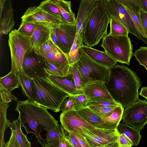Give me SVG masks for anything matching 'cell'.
Returning a JSON list of instances; mask_svg holds the SVG:
<instances>
[{
	"instance_id": "obj_1",
	"label": "cell",
	"mask_w": 147,
	"mask_h": 147,
	"mask_svg": "<svg viewBox=\"0 0 147 147\" xmlns=\"http://www.w3.org/2000/svg\"><path fill=\"white\" fill-rule=\"evenodd\" d=\"M107 88L114 100L124 108L139 98L140 79L136 73L127 67L116 64L108 68Z\"/></svg>"
},
{
	"instance_id": "obj_2",
	"label": "cell",
	"mask_w": 147,
	"mask_h": 147,
	"mask_svg": "<svg viewBox=\"0 0 147 147\" xmlns=\"http://www.w3.org/2000/svg\"><path fill=\"white\" fill-rule=\"evenodd\" d=\"M15 110L19 113L22 126L24 128L27 134L33 133L42 146L50 147L41 137L40 133L44 129L47 131L55 128L58 125V121L47 109L28 99L18 101Z\"/></svg>"
},
{
	"instance_id": "obj_3",
	"label": "cell",
	"mask_w": 147,
	"mask_h": 147,
	"mask_svg": "<svg viewBox=\"0 0 147 147\" xmlns=\"http://www.w3.org/2000/svg\"><path fill=\"white\" fill-rule=\"evenodd\" d=\"M111 18L105 0L95 1L83 33V41L86 46L92 47L99 43L107 34Z\"/></svg>"
},
{
	"instance_id": "obj_4",
	"label": "cell",
	"mask_w": 147,
	"mask_h": 147,
	"mask_svg": "<svg viewBox=\"0 0 147 147\" xmlns=\"http://www.w3.org/2000/svg\"><path fill=\"white\" fill-rule=\"evenodd\" d=\"M33 78L35 87L33 102L47 109L59 112L62 102L70 95L45 78Z\"/></svg>"
},
{
	"instance_id": "obj_5",
	"label": "cell",
	"mask_w": 147,
	"mask_h": 147,
	"mask_svg": "<svg viewBox=\"0 0 147 147\" xmlns=\"http://www.w3.org/2000/svg\"><path fill=\"white\" fill-rule=\"evenodd\" d=\"M100 46L117 62L129 65L134 53L133 46L128 36L107 34L103 38Z\"/></svg>"
},
{
	"instance_id": "obj_6",
	"label": "cell",
	"mask_w": 147,
	"mask_h": 147,
	"mask_svg": "<svg viewBox=\"0 0 147 147\" xmlns=\"http://www.w3.org/2000/svg\"><path fill=\"white\" fill-rule=\"evenodd\" d=\"M89 147H119V133L117 129H102L80 127L76 132Z\"/></svg>"
},
{
	"instance_id": "obj_7",
	"label": "cell",
	"mask_w": 147,
	"mask_h": 147,
	"mask_svg": "<svg viewBox=\"0 0 147 147\" xmlns=\"http://www.w3.org/2000/svg\"><path fill=\"white\" fill-rule=\"evenodd\" d=\"M8 42L11 59L10 71L17 75L23 72L22 64L26 53L33 49L31 37L21 34L15 29L9 33Z\"/></svg>"
},
{
	"instance_id": "obj_8",
	"label": "cell",
	"mask_w": 147,
	"mask_h": 147,
	"mask_svg": "<svg viewBox=\"0 0 147 147\" xmlns=\"http://www.w3.org/2000/svg\"><path fill=\"white\" fill-rule=\"evenodd\" d=\"M74 63L81 74L83 86L87 83L96 81L107 83L108 68L95 62L80 51L79 58Z\"/></svg>"
},
{
	"instance_id": "obj_9",
	"label": "cell",
	"mask_w": 147,
	"mask_h": 147,
	"mask_svg": "<svg viewBox=\"0 0 147 147\" xmlns=\"http://www.w3.org/2000/svg\"><path fill=\"white\" fill-rule=\"evenodd\" d=\"M123 123L142 130L147 123V101L139 99L124 111Z\"/></svg>"
},
{
	"instance_id": "obj_10",
	"label": "cell",
	"mask_w": 147,
	"mask_h": 147,
	"mask_svg": "<svg viewBox=\"0 0 147 147\" xmlns=\"http://www.w3.org/2000/svg\"><path fill=\"white\" fill-rule=\"evenodd\" d=\"M110 18L117 20L131 33L147 44V38L143 37L138 32L127 11L121 4L115 0H105Z\"/></svg>"
},
{
	"instance_id": "obj_11",
	"label": "cell",
	"mask_w": 147,
	"mask_h": 147,
	"mask_svg": "<svg viewBox=\"0 0 147 147\" xmlns=\"http://www.w3.org/2000/svg\"><path fill=\"white\" fill-rule=\"evenodd\" d=\"M45 66L43 57L35 53L34 49H30L26 53L22 68L27 76L33 78H46L47 75L44 69Z\"/></svg>"
},
{
	"instance_id": "obj_12",
	"label": "cell",
	"mask_w": 147,
	"mask_h": 147,
	"mask_svg": "<svg viewBox=\"0 0 147 147\" xmlns=\"http://www.w3.org/2000/svg\"><path fill=\"white\" fill-rule=\"evenodd\" d=\"M52 27L58 38L59 48L67 56L76 38V23L74 24H59Z\"/></svg>"
},
{
	"instance_id": "obj_13",
	"label": "cell",
	"mask_w": 147,
	"mask_h": 147,
	"mask_svg": "<svg viewBox=\"0 0 147 147\" xmlns=\"http://www.w3.org/2000/svg\"><path fill=\"white\" fill-rule=\"evenodd\" d=\"M21 18V22L38 21L57 24H69L62 18L44 11L38 6L29 7Z\"/></svg>"
},
{
	"instance_id": "obj_14",
	"label": "cell",
	"mask_w": 147,
	"mask_h": 147,
	"mask_svg": "<svg viewBox=\"0 0 147 147\" xmlns=\"http://www.w3.org/2000/svg\"><path fill=\"white\" fill-rule=\"evenodd\" d=\"M61 124L68 133H76L78 128H95L83 118L75 109L61 113L59 116Z\"/></svg>"
},
{
	"instance_id": "obj_15",
	"label": "cell",
	"mask_w": 147,
	"mask_h": 147,
	"mask_svg": "<svg viewBox=\"0 0 147 147\" xmlns=\"http://www.w3.org/2000/svg\"><path fill=\"white\" fill-rule=\"evenodd\" d=\"M12 0H0V35L7 34L14 27Z\"/></svg>"
},
{
	"instance_id": "obj_16",
	"label": "cell",
	"mask_w": 147,
	"mask_h": 147,
	"mask_svg": "<svg viewBox=\"0 0 147 147\" xmlns=\"http://www.w3.org/2000/svg\"><path fill=\"white\" fill-rule=\"evenodd\" d=\"M46 79L49 82L73 96L83 93L82 90H78L75 85L72 73L69 70L66 76H47Z\"/></svg>"
},
{
	"instance_id": "obj_17",
	"label": "cell",
	"mask_w": 147,
	"mask_h": 147,
	"mask_svg": "<svg viewBox=\"0 0 147 147\" xmlns=\"http://www.w3.org/2000/svg\"><path fill=\"white\" fill-rule=\"evenodd\" d=\"M34 22V29L31 37L32 47L34 49L49 39L51 27L57 24L38 21H35Z\"/></svg>"
},
{
	"instance_id": "obj_18",
	"label": "cell",
	"mask_w": 147,
	"mask_h": 147,
	"mask_svg": "<svg viewBox=\"0 0 147 147\" xmlns=\"http://www.w3.org/2000/svg\"><path fill=\"white\" fill-rule=\"evenodd\" d=\"M82 90L89 99L92 98H101L114 100L103 82L96 81L87 83Z\"/></svg>"
},
{
	"instance_id": "obj_19",
	"label": "cell",
	"mask_w": 147,
	"mask_h": 147,
	"mask_svg": "<svg viewBox=\"0 0 147 147\" xmlns=\"http://www.w3.org/2000/svg\"><path fill=\"white\" fill-rule=\"evenodd\" d=\"M35 53L46 58L52 63L60 69L64 76L68 74L71 65L67 55L63 52L55 53L47 52L36 49H34Z\"/></svg>"
},
{
	"instance_id": "obj_20",
	"label": "cell",
	"mask_w": 147,
	"mask_h": 147,
	"mask_svg": "<svg viewBox=\"0 0 147 147\" xmlns=\"http://www.w3.org/2000/svg\"><path fill=\"white\" fill-rule=\"evenodd\" d=\"M95 3L94 0H81L76 22V33L83 34Z\"/></svg>"
},
{
	"instance_id": "obj_21",
	"label": "cell",
	"mask_w": 147,
	"mask_h": 147,
	"mask_svg": "<svg viewBox=\"0 0 147 147\" xmlns=\"http://www.w3.org/2000/svg\"><path fill=\"white\" fill-rule=\"evenodd\" d=\"M80 51L95 62L107 67H112L117 64V62L105 51H99L85 45L80 48Z\"/></svg>"
},
{
	"instance_id": "obj_22",
	"label": "cell",
	"mask_w": 147,
	"mask_h": 147,
	"mask_svg": "<svg viewBox=\"0 0 147 147\" xmlns=\"http://www.w3.org/2000/svg\"><path fill=\"white\" fill-rule=\"evenodd\" d=\"M17 76L23 95L30 101L33 102L35 93L33 78L23 72L18 74Z\"/></svg>"
},
{
	"instance_id": "obj_23",
	"label": "cell",
	"mask_w": 147,
	"mask_h": 147,
	"mask_svg": "<svg viewBox=\"0 0 147 147\" xmlns=\"http://www.w3.org/2000/svg\"><path fill=\"white\" fill-rule=\"evenodd\" d=\"M46 134V140L50 147H58L60 142L67 138L68 133L61 124H58L55 128L49 129Z\"/></svg>"
},
{
	"instance_id": "obj_24",
	"label": "cell",
	"mask_w": 147,
	"mask_h": 147,
	"mask_svg": "<svg viewBox=\"0 0 147 147\" xmlns=\"http://www.w3.org/2000/svg\"><path fill=\"white\" fill-rule=\"evenodd\" d=\"M124 108L121 105L117 106L110 116L102 118V123L106 129H117L122 119Z\"/></svg>"
},
{
	"instance_id": "obj_25",
	"label": "cell",
	"mask_w": 147,
	"mask_h": 147,
	"mask_svg": "<svg viewBox=\"0 0 147 147\" xmlns=\"http://www.w3.org/2000/svg\"><path fill=\"white\" fill-rule=\"evenodd\" d=\"M58 7L61 17L68 24H75L76 18L71 9V1L65 0H52Z\"/></svg>"
},
{
	"instance_id": "obj_26",
	"label": "cell",
	"mask_w": 147,
	"mask_h": 147,
	"mask_svg": "<svg viewBox=\"0 0 147 147\" xmlns=\"http://www.w3.org/2000/svg\"><path fill=\"white\" fill-rule=\"evenodd\" d=\"M21 127V119L19 115L17 119L11 123L9 127L17 140L20 147H30L31 143L22 132Z\"/></svg>"
},
{
	"instance_id": "obj_27",
	"label": "cell",
	"mask_w": 147,
	"mask_h": 147,
	"mask_svg": "<svg viewBox=\"0 0 147 147\" xmlns=\"http://www.w3.org/2000/svg\"><path fill=\"white\" fill-rule=\"evenodd\" d=\"M76 111L83 118L94 127L103 129L102 127V118L94 113L88 106Z\"/></svg>"
},
{
	"instance_id": "obj_28",
	"label": "cell",
	"mask_w": 147,
	"mask_h": 147,
	"mask_svg": "<svg viewBox=\"0 0 147 147\" xmlns=\"http://www.w3.org/2000/svg\"><path fill=\"white\" fill-rule=\"evenodd\" d=\"M119 134H125L132 142V146H137L139 143L141 136L139 130L123 123H119L117 128Z\"/></svg>"
},
{
	"instance_id": "obj_29",
	"label": "cell",
	"mask_w": 147,
	"mask_h": 147,
	"mask_svg": "<svg viewBox=\"0 0 147 147\" xmlns=\"http://www.w3.org/2000/svg\"><path fill=\"white\" fill-rule=\"evenodd\" d=\"M83 34L76 33V36L70 51L67 56L71 65L75 63L80 55V49L84 45Z\"/></svg>"
},
{
	"instance_id": "obj_30",
	"label": "cell",
	"mask_w": 147,
	"mask_h": 147,
	"mask_svg": "<svg viewBox=\"0 0 147 147\" xmlns=\"http://www.w3.org/2000/svg\"><path fill=\"white\" fill-rule=\"evenodd\" d=\"M9 107L8 103H5L0 100L1 130L0 146H4L5 143L4 140V133L6 129L9 127L11 123L6 117L7 111Z\"/></svg>"
},
{
	"instance_id": "obj_31",
	"label": "cell",
	"mask_w": 147,
	"mask_h": 147,
	"mask_svg": "<svg viewBox=\"0 0 147 147\" xmlns=\"http://www.w3.org/2000/svg\"><path fill=\"white\" fill-rule=\"evenodd\" d=\"M0 85L6 90L11 93L13 90L19 88L20 86L17 75L11 71L6 76L0 78Z\"/></svg>"
},
{
	"instance_id": "obj_32",
	"label": "cell",
	"mask_w": 147,
	"mask_h": 147,
	"mask_svg": "<svg viewBox=\"0 0 147 147\" xmlns=\"http://www.w3.org/2000/svg\"><path fill=\"white\" fill-rule=\"evenodd\" d=\"M122 5L129 15L138 32L143 37L147 38V31L141 18L140 13L134 11L129 7Z\"/></svg>"
},
{
	"instance_id": "obj_33",
	"label": "cell",
	"mask_w": 147,
	"mask_h": 147,
	"mask_svg": "<svg viewBox=\"0 0 147 147\" xmlns=\"http://www.w3.org/2000/svg\"><path fill=\"white\" fill-rule=\"evenodd\" d=\"M110 31L109 34L114 36H127L129 32L121 23L113 18L110 21Z\"/></svg>"
},
{
	"instance_id": "obj_34",
	"label": "cell",
	"mask_w": 147,
	"mask_h": 147,
	"mask_svg": "<svg viewBox=\"0 0 147 147\" xmlns=\"http://www.w3.org/2000/svg\"><path fill=\"white\" fill-rule=\"evenodd\" d=\"M38 6L44 11L56 15L63 18L59 9L52 0L43 1L40 3Z\"/></svg>"
},
{
	"instance_id": "obj_35",
	"label": "cell",
	"mask_w": 147,
	"mask_h": 147,
	"mask_svg": "<svg viewBox=\"0 0 147 147\" xmlns=\"http://www.w3.org/2000/svg\"><path fill=\"white\" fill-rule=\"evenodd\" d=\"M42 57L45 63L44 69L47 76H64L63 72L60 69L52 63L45 57Z\"/></svg>"
},
{
	"instance_id": "obj_36",
	"label": "cell",
	"mask_w": 147,
	"mask_h": 147,
	"mask_svg": "<svg viewBox=\"0 0 147 147\" xmlns=\"http://www.w3.org/2000/svg\"><path fill=\"white\" fill-rule=\"evenodd\" d=\"M35 49L45 52L55 53L63 52L58 47L54 44L50 37L45 42Z\"/></svg>"
},
{
	"instance_id": "obj_37",
	"label": "cell",
	"mask_w": 147,
	"mask_h": 147,
	"mask_svg": "<svg viewBox=\"0 0 147 147\" xmlns=\"http://www.w3.org/2000/svg\"><path fill=\"white\" fill-rule=\"evenodd\" d=\"M34 27V22H21L17 30L21 34L31 37L33 34Z\"/></svg>"
},
{
	"instance_id": "obj_38",
	"label": "cell",
	"mask_w": 147,
	"mask_h": 147,
	"mask_svg": "<svg viewBox=\"0 0 147 147\" xmlns=\"http://www.w3.org/2000/svg\"><path fill=\"white\" fill-rule=\"evenodd\" d=\"M88 106L97 114L103 118L110 116L117 106L106 107L90 105Z\"/></svg>"
},
{
	"instance_id": "obj_39",
	"label": "cell",
	"mask_w": 147,
	"mask_h": 147,
	"mask_svg": "<svg viewBox=\"0 0 147 147\" xmlns=\"http://www.w3.org/2000/svg\"><path fill=\"white\" fill-rule=\"evenodd\" d=\"M120 105L114 100L106 98H100L95 100H89L87 104V106L92 105L106 107L117 106Z\"/></svg>"
},
{
	"instance_id": "obj_40",
	"label": "cell",
	"mask_w": 147,
	"mask_h": 147,
	"mask_svg": "<svg viewBox=\"0 0 147 147\" xmlns=\"http://www.w3.org/2000/svg\"><path fill=\"white\" fill-rule=\"evenodd\" d=\"M140 65L144 66L147 71V47H141L133 54Z\"/></svg>"
},
{
	"instance_id": "obj_41",
	"label": "cell",
	"mask_w": 147,
	"mask_h": 147,
	"mask_svg": "<svg viewBox=\"0 0 147 147\" xmlns=\"http://www.w3.org/2000/svg\"><path fill=\"white\" fill-rule=\"evenodd\" d=\"M73 96L75 110H76L87 107L89 99L83 92Z\"/></svg>"
},
{
	"instance_id": "obj_42",
	"label": "cell",
	"mask_w": 147,
	"mask_h": 147,
	"mask_svg": "<svg viewBox=\"0 0 147 147\" xmlns=\"http://www.w3.org/2000/svg\"><path fill=\"white\" fill-rule=\"evenodd\" d=\"M70 70L73 74L74 83L77 89L79 90H82L83 86L82 77L74 63L71 65Z\"/></svg>"
},
{
	"instance_id": "obj_43",
	"label": "cell",
	"mask_w": 147,
	"mask_h": 147,
	"mask_svg": "<svg viewBox=\"0 0 147 147\" xmlns=\"http://www.w3.org/2000/svg\"><path fill=\"white\" fill-rule=\"evenodd\" d=\"M116 1L130 8L133 10L139 13L140 10L138 0H115Z\"/></svg>"
},
{
	"instance_id": "obj_44",
	"label": "cell",
	"mask_w": 147,
	"mask_h": 147,
	"mask_svg": "<svg viewBox=\"0 0 147 147\" xmlns=\"http://www.w3.org/2000/svg\"><path fill=\"white\" fill-rule=\"evenodd\" d=\"M0 100L3 102L9 103L12 100L17 101V98L11 93L6 90L0 85Z\"/></svg>"
},
{
	"instance_id": "obj_45",
	"label": "cell",
	"mask_w": 147,
	"mask_h": 147,
	"mask_svg": "<svg viewBox=\"0 0 147 147\" xmlns=\"http://www.w3.org/2000/svg\"><path fill=\"white\" fill-rule=\"evenodd\" d=\"M60 109L62 113L75 109L73 96H70L64 100L61 104Z\"/></svg>"
},
{
	"instance_id": "obj_46",
	"label": "cell",
	"mask_w": 147,
	"mask_h": 147,
	"mask_svg": "<svg viewBox=\"0 0 147 147\" xmlns=\"http://www.w3.org/2000/svg\"><path fill=\"white\" fill-rule=\"evenodd\" d=\"M118 142L119 147H131L133 144L132 141L123 133L119 134Z\"/></svg>"
},
{
	"instance_id": "obj_47",
	"label": "cell",
	"mask_w": 147,
	"mask_h": 147,
	"mask_svg": "<svg viewBox=\"0 0 147 147\" xmlns=\"http://www.w3.org/2000/svg\"><path fill=\"white\" fill-rule=\"evenodd\" d=\"M5 147H20L19 144L15 136L12 132L9 141L5 143Z\"/></svg>"
},
{
	"instance_id": "obj_48",
	"label": "cell",
	"mask_w": 147,
	"mask_h": 147,
	"mask_svg": "<svg viewBox=\"0 0 147 147\" xmlns=\"http://www.w3.org/2000/svg\"><path fill=\"white\" fill-rule=\"evenodd\" d=\"M70 133L76 139L81 147H89L84 140L77 133L72 132Z\"/></svg>"
},
{
	"instance_id": "obj_49",
	"label": "cell",
	"mask_w": 147,
	"mask_h": 147,
	"mask_svg": "<svg viewBox=\"0 0 147 147\" xmlns=\"http://www.w3.org/2000/svg\"><path fill=\"white\" fill-rule=\"evenodd\" d=\"M68 139L72 147H81L76 139L70 133H68Z\"/></svg>"
},
{
	"instance_id": "obj_50",
	"label": "cell",
	"mask_w": 147,
	"mask_h": 147,
	"mask_svg": "<svg viewBox=\"0 0 147 147\" xmlns=\"http://www.w3.org/2000/svg\"><path fill=\"white\" fill-rule=\"evenodd\" d=\"M139 13L145 29L147 31V13L142 9H140Z\"/></svg>"
},
{
	"instance_id": "obj_51",
	"label": "cell",
	"mask_w": 147,
	"mask_h": 147,
	"mask_svg": "<svg viewBox=\"0 0 147 147\" xmlns=\"http://www.w3.org/2000/svg\"><path fill=\"white\" fill-rule=\"evenodd\" d=\"M52 27L51 28L50 37L54 44L59 48L58 39Z\"/></svg>"
},
{
	"instance_id": "obj_52",
	"label": "cell",
	"mask_w": 147,
	"mask_h": 147,
	"mask_svg": "<svg viewBox=\"0 0 147 147\" xmlns=\"http://www.w3.org/2000/svg\"><path fill=\"white\" fill-rule=\"evenodd\" d=\"M141 9L147 13V0H138Z\"/></svg>"
},
{
	"instance_id": "obj_53",
	"label": "cell",
	"mask_w": 147,
	"mask_h": 147,
	"mask_svg": "<svg viewBox=\"0 0 147 147\" xmlns=\"http://www.w3.org/2000/svg\"><path fill=\"white\" fill-rule=\"evenodd\" d=\"M58 147H72L68 138L63 140L59 143Z\"/></svg>"
},
{
	"instance_id": "obj_54",
	"label": "cell",
	"mask_w": 147,
	"mask_h": 147,
	"mask_svg": "<svg viewBox=\"0 0 147 147\" xmlns=\"http://www.w3.org/2000/svg\"><path fill=\"white\" fill-rule=\"evenodd\" d=\"M139 94L147 99V87H144L141 88Z\"/></svg>"
},
{
	"instance_id": "obj_55",
	"label": "cell",
	"mask_w": 147,
	"mask_h": 147,
	"mask_svg": "<svg viewBox=\"0 0 147 147\" xmlns=\"http://www.w3.org/2000/svg\"><path fill=\"white\" fill-rule=\"evenodd\" d=\"M98 0H94V1H98Z\"/></svg>"
},
{
	"instance_id": "obj_56",
	"label": "cell",
	"mask_w": 147,
	"mask_h": 147,
	"mask_svg": "<svg viewBox=\"0 0 147 147\" xmlns=\"http://www.w3.org/2000/svg\"></svg>"
},
{
	"instance_id": "obj_57",
	"label": "cell",
	"mask_w": 147,
	"mask_h": 147,
	"mask_svg": "<svg viewBox=\"0 0 147 147\" xmlns=\"http://www.w3.org/2000/svg\"></svg>"
}]
</instances>
